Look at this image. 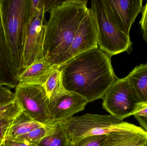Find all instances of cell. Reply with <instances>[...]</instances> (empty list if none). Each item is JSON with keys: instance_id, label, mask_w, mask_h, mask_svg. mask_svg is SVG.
Here are the masks:
<instances>
[{"instance_id": "20", "label": "cell", "mask_w": 147, "mask_h": 146, "mask_svg": "<svg viewBox=\"0 0 147 146\" xmlns=\"http://www.w3.org/2000/svg\"><path fill=\"white\" fill-rule=\"evenodd\" d=\"M107 137V135L87 136L71 142L70 146H103Z\"/></svg>"}, {"instance_id": "29", "label": "cell", "mask_w": 147, "mask_h": 146, "mask_svg": "<svg viewBox=\"0 0 147 146\" xmlns=\"http://www.w3.org/2000/svg\"><path fill=\"white\" fill-rule=\"evenodd\" d=\"M137 146H147V144H145V145H139Z\"/></svg>"}, {"instance_id": "22", "label": "cell", "mask_w": 147, "mask_h": 146, "mask_svg": "<svg viewBox=\"0 0 147 146\" xmlns=\"http://www.w3.org/2000/svg\"><path fill=\"white\" fill-rule=\"evenodd\" d=\"M15 99L14 93L9 88L0 86V106L14 103Z\"/></svg>"}, {"instance_id": "3", "label": "cell", "mask_w": 147, "mask_h": 146, "mask_svg": "<svg viewBox=\"0 0 147 146\" xmlns=\"http://www.w3.org/2000/svg\"><path fill=\"white\" fill-rule=\"evenodd\" d=\"M29 0H0V11L12 63L19 77L22 73L26 15Z\"/></svg>"}, {"instance_id": "19", "label": "cell", "mask_w": 147, "mask_h": 146, "mask_svg": "<svg viewBox=\"0 0 147 146\" xmlns=\"http://www.w3.org/2000/svg\"><path fill=\"white\" fill-rule=\"evenodd\" d=\"M54 123L34 129L28 133L18 136L13 139L16 140L28 145L38 146L42 139L46 136L51 131Z\"/></svg>"}, {"instance_id": "12", "label": "cell", "mask_w": 147, "mask_h": 146, "mask_svg": "<svg viewBox=\"0 0 147 146\" xmlns=\"http://www.w3.org/2000/svg\"><path fill=\"white\" fill-rule=\"evenodd\" d=\"M147 143V132L140 127L129 123L123 128L107 135L103 146H137Z\"/></svg>"}, {"instance_id": "28", "label": "cell", "mask_w": 147, "mask_h": 146, "mask_svg": "<svg viewBox=\"0 0 147 146\" xmlns=\"http://www.w3.org/2000/svg\"><path fill=\"white\" fill-rule=\"evenodd\" d=\"M143 38L147 43V32L143 33Z\"/></svg>"}, {"instance_id": "11", "label": "cell", "mask_w": 147, "mask_h": 146, "mask_svg": "<svg viewBox=\"0 0 147 146\" xmlns=\"http://www.w3.org/2000/svg\"><path fill=\"white\" fill-rule=\"evenodd\" d=\"M88 101L81 96L69 93L50 101L49 108L54 122L63 121L84 110Z\"/></svg>"}, {"instance_id": "6", "label": "cell", "mask_w": 147, "mask_h": 146, "mask_svg": "<svg viewBox=\"0 0 147 146\" xmlns=\"http://www.w3.org/2000/svg\"><path fill=\"white\" fill-rule=\"evenodd\" d=\"M14 93L22 111L33 120L44 125L54 123L49 110L50 101L43 86L18 83Z\"/></svg>"}, {"instance_id": "24", "label": "cell", "mask_w": 147, "mask_h": 146, "mask_svg": "<svg viewBox=\"0 0 147 146\" xmlns=\"http://www.w3.org/2000/svg\"><path fill=\"white\" fill-rule=\"evenodd\" d=\"M141 12L142 16L140 24L142 31L145 33L147 32V1L145 6L142 8Z\"/></svg>"}, {"instance_id": "14", "label": "cell", "mask_w": 147, "mask_h": 146, "mask_svg": "<svg viewBox=\"0 0 147 146\" xmlns=\"http://www.w3.org/2000/svg\"><path fill=\"white\" fill-rule=\"evenodd\" d=\"M55 66L45 59L34 63L18 77V83L43 86Z\"/></svg>"}, {"instance_id": "15", "label": "cell", "mask_w": 147, "mask_h": 146, "mask_svg": "<svg viewBox=\"0 0 147 146\" xmlns=\"http://www.w3.org/2000/svg\"><path fill=\"white\" fill-rule=\"evenodd\" d=\"M127 77L139 103H147V63L136 66Z\"/></svg>"}, {"instance_id": "5", "label": "cell", "mask_w": 147, "mask_h": 146, "mask_svg": "<svg viewBox=\"0 0 147 146\" xmlns=\"http://www.w3.org/2000/svg\"><path fill=\"white\" fill-rule=\"evenodd\" d=\"M62 122L71 142L87 136L108 135L129 123L111 115L90 113L73 116Z\"/></svg>"}, {"instance_id": "26", "label": "cell", "mask_w": 147, "mask_h": 146, "mask_svg": "<svg viewBox=\"0 0 147 146\" xmlns=\"http://www.w3.org/2000/svg\"><path fill=\"white\" fill-rule=\"evenodd\" d=\"M134 116L147 118V103H140Z\"/></svg>"}, {"instance_id": "10", "label": "cell", "mask_w": 147, "mask_h": 146, "mask_svg": "<svg viewBox=\"0 0 147 146\" xmlns=\"http://www.w3.org/2000/svg\"><path fill=\"white\" fill-rule=\"evenodd\" d=\"M98 47L96 25L89 9L76 33L69 49L64 57L62 64L79 54Z\"/></svg>"}, {"instance_id": "27", "label": "cell", "mask_w": 147, "mask_h": 146, "mask_svg": "<svg viewBox=\"0 0 147 146\" xmlns=\"http://www.w3.org/2000/svg\"><path fill=\"white\" fill-rule=\"evenodd\" d=\"M143 129L147 132V118L134 116Z\"/></svg>"}, {"instance_id": "8", "label": "cell", "mask_w": 147, "mask_h": 146, "mask_svg": "<svg viewBox=\"0 0 147 146\" xmlns=\"http://www.w3.org/2000/svg\"><path fill=\"white\" fill-rule=\"evenodd\" d=\"M45 13L44 8L37 13L33 19L26 22L22 51V73L34 63L45 59L43 45L45 29Z\"/></svg>"}, {"instance_id": "13", "label": "cell", "mask_w": 147, "mask_h": 146, "mask_svg": "<svg viewBox=\"0 0 147 146\" xmlns=\"http://www.w3.org/2000/svg\"><path fill=\"white\" fill-rule=\"evenodd\" d=\"M18 84V76L6 42L0 11V86L14 88Z\"/></svg>"}, {"instance_id": "18", "label": "cell", "mask_w": 147, "mask_h": 146, "mask_svg": "<svg viewBox=\"0 0 147 146\" xmlns=\"http://www.w3.org/2000/svg\"><path fill=\"white\" fill-rule=\"evenodd\" d=\"M59 67V66H55L53 72L43 86L46 92L49 101L69 93L65 89L63 85Z\"/></svg>"}, {"instance_id": "1", "label": "cell", "mask_w": 147, "mask_h": 146, "mask_svg": "<svg viewBox=\"0 0 147 146\" xmlns=\"http://www.w3.org/2000/svg\"><path fill=\"white\" fill-rule=\"evenodd\" d=\"M110 56L99 48L85 51L59 66L65 89L87 100L102 99L116 81Z\"/></svg>"}, {"instance_id": "16", "label": "cell", "mask_w": 147, "mask_h": 146, "mask_svg": "<svg viewBox=\"0 0 147 146\" xmlns=\"http://www.w3.org/2000/svg\"><path fill=\"white\" fill-rule=\"evenodd\" d=\"M46 125L41 124L29 117L23 111L13 119L6 138L11 139L28 133L34 129Z\"/></svg>"}, {"instance_id": "17", "label": "cell", "mask_w": 147, "mask_h": 146, "mask_svg": "<svg viewBox=\"0 0 147 146\" xmlns=\"http://www.w3.org/2000/svg\"><path fill=\"white\" fill-rule=\"evenodd\" d=\"M71 141L62 121L54 123L47 135L38 146H70Z\"/></svg>"}, {"instance_id": "7", "label": "cell", "mask_w": 147, "mask_h": 146, "mask_svg": "<svg viewBox=\"0 0 147 146\" xmlns=\"http://www.w3.org/2000/svg\"><path fill=\"white\" fill-rule=\"evenodd\" d=\"M102 99L103 109L121 120L134 116L140 103L127 76L117 79Z\"/></svg>"}, {"instance_id": "25", "label": "cell", "mask_w": 147, "mask_h": 146, "mask_svg": "<svg viewBox=\"0 0 147 146\" xmlns=\"http://www.w3.org/2000/svg\"><path fill=\"white\" fill-rule=\"evenodd\" d=\"M2 146H38L32 145L15 139L6 138Z\"/></svg>"}, {"instance_id": "23", "label": "cell", "mask_w": 147, "mask_h": 146, "mask_svg": "<svg viewBox=\"0 0 147 146\" xmlns=\"http://www.w3.org/2000/svg\"><path fill=\"white\" fill-rule=\"evenodd\" d=\"M13 119L0 118V146H2Z\"/></svg>"}, {"instance_id": "9", "label": "cell", "mask_w": 147, "mask_h": 146, "mask_svg": "<svg viewBox=\"0 0 147 146\" xmlns=\"http://www.w3.org/2000/svg\"><path fill=\"white\" fill-rule=\"evenodd\" d=\"M106 11L117 27L129 36L130 29L142 12V0H103Z\"/></svg>"}, {"instance_id": "4", "label": "cell", "mask_w": 147, "mask_h": 146, "mask_svg": "<svg viewBox=\"0 0 147 146\" xmlns=\"http://www.w3.org/2000/svg\"><path fill=\"white\" fill-rule=\"evenodd\" d=\"M90 10L96 25L98 48L111 57L131 51L130 37L121 31L113 23L103 0L92 1Z\"/></svg>"}, {"instance_id": "21", "label": "cell", "mask_w": 147, "mask_h": 146, "mask_svg": "<svg viewBox=\"0 0 147 146\" xmlns=\"http://www.w3.org/2000/svg\"><path fill=\"white\" fill-rule=\"evenodd\" d=\"M22 110L18 102L0 106V118L14 119L22 112Z\"/></svg>"}, {"instance_id": "2", "label": "cell", "mask_w": 147, "mask_h": 146, "mask_svg": "<svg viewBox=\"0 0 147 146\" xmlns=\"http://www.w3.org/2000/svg\"><path fill=\"white\" fill-rule=\"evenodd\" d=\"M88 1L67 0L53 7L45 24V59L57 66L62 65L76 33L89 11Z\"/></svg>"}]
</instances>
